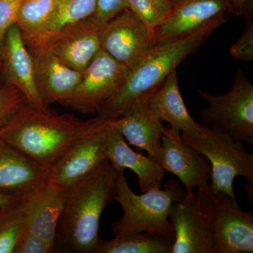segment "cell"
Segmentation results:
<instances>
[{
  "label": "cell",
  "instance_id": "1",
  "mask_svg": "<svg viewBox=\"0 0 253 253\" xmlns=\"http://www.w3.org/2000/svg\"><path fill=\"white\" fill-rule=\"evenodd\" d=\"M118 171L108 160L96 170L64 190L55 252L94 253L105 208L115 200Z\"/></svg>",
  "mask_w": 253,
  "mask_h": 253
},
{
  "label": "cell",
  "instance_id": "2",
  "mask_svg": "<svg viewBox=\"0 0 253 253\" xmlns=\"http://www.w3.org/2000/svg\"><path fill=\"white\" fill-rule=\"evenodd\" d=\"M224 22L222 16L205 23L194 33L175 41L151 46L122 81L98 111L104 121H114L139 100L149 97L178 65L204 44Z\"/></svg>",
  "mask_w": 253,
  "mask_h": 253
},
{
  "label": "cell",
  "instance_id": "3",
  "mask_svg": "<svg viewBox=\"0 0 253 253\" xmlns=\"http://www.w3.org/2000/svg\"><path fill=\"white\" fill-rule=\"evenodd\" d=\"M91 123V119L42 111L26 103L0 126V140L49 170Z\"/></svg>",
  "mask_w": 253,
  "mask_h": 253
},
{
  "label": "cell",
  "instance_id": "4",
  "mask_svg": "<svg viewBox=\"0 0 253 253\" xmlns=\"http://www.w3.org/2000/svg\"><path fill=\"white\" fill-rule=\"evenodd\" d=\"M185 194L179 183L170 179L164 189L149 190L134 194L126 181L124 171L118 173L115 200L123 208V217L112 224L115 237L146 232L174 241V228L169 220L172 205Z\"/></svg>",
  "mask_w": 253,
  "mask_h": 253
},
{
  "label": "cell",
  "instance_id": "5",
  "mask_svg": "<svg viewBox=\"0 0 253 253\" xmlns=\"http://www.w3.org/2000/svg\"><path fill=\"white\" fill-rule=\"evenodd\" d=\"M185 144L208 158L212 168L209 184L212 194L222 192L235 200L234 181L242 176L253 181V154L247 152L243 141L203 126L197 135L181 134Z\"/></svg>",
  "mask_w": 253,
  "mask_h": 253
},
{
  "label": "cell",
  "instance_id": "6",
  "mask_svg": "<svg viewBox=\"0 0 253 253\" xmlns=\"http://www.w3.org/2000/svg\"><path fill=\"white\" fill-rule=\"evenodd\" d=\"M199 94L208 104L201 111L203 126L253 146V85L241 69L226 94Z\"/></svg>",
  "mask_w": 253,
  "mask_h": 253
},
{
  "label": "cell",
  "instance_id": "7",
  "mask_svg": "<svg viewBox=\"0 0 253 253\" xmlns=\"http://www.w3.org/2000/svg\"><path fill=\"white\" fill-rule=\"evenodd\" d=\"M214 195L210 189L184 194L172 205L169 220L174 228L172 253H214Z\"/></svg>",
  "mask_w": 253,
  "mask_h": 253
},
{
  "label": "cell",
  "instance_id": "8",
  "mask_svg": "<svg viewBox=\"0 0 253 253\" xmlns=\"http://www.w3.org/2000/svg\"><path fill=\"white\" fill-rule=\"evenodd\" d=\"M112 125L99 117L48 171L47 181L66 190L90 174L106 160V148Z\"/></svg>",
  "mask_w": 253,
  "mask_h": 253
},
{
  "label": "cell",
  "instance_id": "9",
  "mask_svg": "<svg viewBox=\"0 0 253 253\" xmlns=\"http://www.w3.org/2000/svg\"><path fill=\"white\" fill-rule=\"evenodd\" d=\"M127 70L104 50L100 49L83 71L72 94L60 104L78 113H98Z\"/></svg>",
  "mask_w": 253,
  "mask_h": 253
},
{
  "label": "cell",
  "instance_id": "10",
  "mask_svg": "<svg viewBox=\"0 0 253 253\" xmlns=\"http://www.w3.org/2000/svg\"><path fill=\"white\" fill-rule=\"evenodd\" d=\"M100 41L101 49L127 69L154 45L149 28L129 9L101 28Z\"/></svg>",
  "mask_w": 253,
  "mask_h": 253
},
{
  "label": "cell",
  "instance_id": "11",
  "mask_svg": "<svg viewBox=\"0 0 253 253\" xmlns=\"http://www.w3.org/2000/svg\"><path fill=\"white\" fill-rule=\"evenodd\" d=\"M161 145V166L166 172L181 181L186 194H192L195 189H210L211 163L204 155L184 142L180 131L169 126H165Z\"/></svg>",
  "mask_w": 253,
  "mask_h": 253
},
{
  "label": "cell",
  "instance_id": "12",
  "mask_svg": "<svg viewBox=\"0 0 253 253\" xmlns=\"http://www.w3.org/2000/svg\"><path fill=\"white\" fill-rule=\"evenodd\" d=\"M213 249L214 253L253 252V213L222 192L213 194Z\"/></svg>",
  "mask_w": 253,
  "mask_h": 253
},
{
  "label": "cell",
  "instance_id": "13",
  "mask_svg": "<svg viewBox=\"0 0 253 253\" xmlns=\"http://www.w3.org/2000/svg\"><path fill=\"white\" fill-rule=\"evenodd\" d=\"M100 31L101 28L87 18L31 43L41 44L70 68L83 72L101 49Z\"/></svg>",
  "mask_w": 253,
  "mask_h": 253
},
{
  "label": "cell",
  "instance_id": "14",
  "mask_svg": "<svg viewBox=\"0 0 253 253\" xmlns=\"http://www.w3.org/2000/svg\"><path fill=\"white\" fill-rule=\"evenodd\" d=\"M1 66L6 84L21 91L28 104L41 111L49 110L37 86L31 53L25 43L22 33L16 24L9 28L5 36Z\"/></svg>",
  "mask_w": 253,
  "mask_h": 253
},
{
  "label": "cell",
  "instance_id": "15",
  "mask_svg": "<svg viewBox=\"0 0 253 253\" xmlns=\"http://www.w3.org/2000/svg\"><path fill=\"white\" fill-rule=\"evenodd\" d=\"M226 11H232L231 0H176L167 19L154 32V45L187 36Z\"/></svg>",
  "mask_w": 253,
  "mask_h": 253
},
{
  "label": "cell",
  "instance_id": "16",
  "mask_svg": "<svg viewBox=\"0 0 253 253\" xmlns=\"http://www.w3.org/2000/svg\"><path fill=\"white\" fill-rule=\"evenodd\" d=\"M26 44L33 59L37 86L46 106L68 99L81 81L83 72L70 68L41 44Z\"/></svg>",
  "mask_w": 253,
  "mask_h": 253
},
{
  "label": "cell",
  "instance_id": "17",
  "mask_svg": "<svg viewBox=\"0 0 253 253\" xmlns=\"http://www.w3.org/2000/svg\"><path fill=\"white\" fill-rule=\"evenodd\" d=\"M149 98L139 100L122 116L109 121L129 144L146 151L148 156L161 165V137L165 126L150 107Z\"/></svg>",
  "mask_w": 253,
  "mask_h": 253
},
{
  "label": "cell",
  "instance_id": "18",
  "mask_svg": "<svg viewBox=\"0 0 253 253\" xmlns=\"http://www.w3.org/2000/svg\"><path fill=\"white\" fill-rule=\"evenodd\" d=\"M65 191L47 180L22 201L26 230L55 247Z\"/></svg>",
  "mask_w": 253,
  "mask_h": 253
},
{
  "label": "cell",
  "instance_id": "19",
  "mask_svg": "<svg viewBox=\"0 0 253 253\" xmlns=\"http://www.w3.org/2000/svg\"><path fill=\"white\" fill-rule=\"evenodd\" d=\"M48 171L0 140V194L24 199L47 180Z\"/></svg>",
  "mask_w": 253,
  "mask_h": 253
},
{
  "label": "cell",
  "instance_id": "20",
  "mask_svg": "<svg viewBox=\"0 0 253 253\" xmlns=\"http://www.w3.org/2000/svg\"><path fill=\"white\" fill-rule=\"evenodd\" d=\"M106 159L118 171L129 169L135 173L141 193L161 188L166 174L163 166L149 156H144L131 149L113 125L106 145Z\"/></svg>",
  "mask_w": 253,
  "mask_h": 253
},
{
  "label": "cell",
  "instance_id": "21",
  "mask_svg": "<svg viewBox=\"0 0 253 253\" xmlns=\"http://www.w3.org/2000/svg\"><path fill=\"white\" fill-rule=\"evenodd\" d=\"M150 107L163 122L169 123L185 135L194 136L201 133L203 126L190 116L181 96L177 73L174 70L166 78L162 85L148 99Z\"/></svg>",
  "mask_w": 253,
  "mask_h": 253
},
{
  "label": "cell",
  "instance_id": "22",
  "mask_svg": "<svg viewBox=\"0 0 253 253\" xmlns=\"http://www.w3.org/2000/svg\"><path fill=\"white\" fill-rule=\"evenodd\" d=\"M173 241L163 236L142 232L99 240L94 253H172Z\"/></svg>",
  "mask_w": 253,
  "mask_h": 253
},
{
  "label": "cell",
  "instance_id": "23",
  "mask_svg": "<svg viewBox=\"0 0 253 253\" xmlns=\"http://www.w3.org/2000/svg\"><path fill=\"white\" fill-rule=\"evenodd\" d=\"M59 0H24L15 24L22 33L25 42L41 39L48 20Z\"/></svg>",
  "mask_w": 253,
  "mask_h": 253
},
{
  "label": "cell",
  "instance_id": "24",
  "mask_svg": "<svg viewBox=\"0 0 253 253\" xmlns=\"http://www.w3.org/2000/svg\"><path fill=\"white\" fill-rule=\"evenodd\" d=\"M96 1L59 0L46 23L42 36L38 42L90 17L94 12Z\"/></svg>",
  "mask_w": 253,
  "mask_h": 253
},
{
  "label": "cell",
  "instance_id": "25",
  "mask_svg": "<svg viewBox=\"0 0 253 253\" xmlns=\"http://www.w3.org/2000/svg\"><path fill=\"white\" fill-rule=\"evenodd\" d=\"M23 200L0 208V253H14L18 240L26 230Z\"/></svg>",
  "mask_w": 253,
  "mask_h": 253
},
{
  "label": "cell",
  "instance_id": "26",
  "mask_svg": "<svg viewBox=\"0 0 253 253\" xmlns=\"http://www.w3.org/2000/svg\"><path fill=\"white\" fill-rule=\"evenodd\" d=\"M128 9L135 14L149 28L154 38V32L166 21L172 8L171 0H126Z\"/></svg>",
  "mask_w": 253,
  "mask_h": 253
},
{
  "label": "cell",
  "instance_id": "27",
  "mask_svg": "<svg viewBox=\"0 0 253 253\" xmlns=\"http://www.w3.org/2000/svg\"><path fill=\"white\" fill-rule=\"evenodd\" d=\"M26 103V98L14 86L6 83L0 86V126Z\"/></svg>",
  "mask_w": 253,
  "mask_h": 253
},
{
  "label": "cell",
  "instance_id": "28",
  "mask_svg": "<svg viewBox=\"0 0 253 253\" xmlns=\"http://www.w3.org/2000/svg\"><path fill=\"white\" fill-rule=\"evenodd\" d=\"M126 9V0H97L94 12L89 19L101 28Z\"/></svg>",
  "mask_w": 253,
  "mask_h": 253
},
{
  "label": "cell",
  "instance_id": "29",
  "mask_svg": "<svg viewBox=\"0 0 253 253\" xmlns=\"http://www.w3.org/2000/svg\"><path fill=\"white\" fill-rule=\"evenodd\" d=\"M230 54L233 57L241 61L253 59V18L252 14L246 16V26L237 41L231 46Z\"/></svg>",
  "mask_w": 253,
  "mask_h": 253
},
{
  "label": "cell",
  "instance_id": "30",
  "mask_svg": "<svg viewBox=\"0 0 253 253\" xmlns=\"http://www.w3.org/2000/svg\"><path fill=\"white\" fill-rule=\"evenodd\" d=\"M24 0H0V65L3 44L8 30L15 24L18 10Z\"/></svg>",
  "mask_w": 253,
  "mask_h": 253
},
{
  "label": "cell",
  "instance_id": "31",
  "mask_svg": "<svg viewBox=\"0 0 253 253\" xmlns=\"http://www.w3.org/2000/svg\"><path fill=\"white\" fill-rule=\"evenodd\" d=\"M54 247L45 240L26 230L18 240L14 253H52Z\"/></svg>",
  "mask_w": 253,
  "mask_h": 253
},
{
  "label": "cell",
  "instance_id": "32",
  "mask_svg": "<svg viewBox=\"0 0 253 253\" xmlns=\"http://www.w3.org/2000/svg\"><path fill=\"white\" fill-rule=\"evenodd\" d=\"M22 199L14 197V196H7L0 194V208L4 207V206H9L10 204H14L18 201H21Z\"/></svg>",
  "mask_w": 253,
  "mask_h": 253
},
{
  "label": "cell",
  "instance_id": "33",
  "mask_svg": "<svg viewBox=\"0 0 253 253\" xmlns=\"http://www.w3.org/2000/svg\"><path fill=\"white\" fill-rule=\"evenodd\" d=\"M248 0H231V7L232 10L236 13H240L244 9L245 4Z\"/></svg>",
  "mask_w": 253,
  "mask_h": 253
},
{
  "label": "cell",
  "instance_id": "34",
  "mask_svg": "<svg viewBox=\"0 0 253 253\" xmlns=\"http://www.w3.org/2000/svg\"><path fill=\"white\" fill-rule=\"evenodd\" d=\"M245 189H246V194H247V198L253 204V181H248L247 184L245 185Z\"/></svg>",
  "mask_w": 253,
  "mask_h": 253
},
{
  "label": "cell",
  "instance_id": "35",
  "mask_svg": "<svg viewBox=\"0 0 253 253\" xmlns=\"http://www.w3.org/2000/svg\"><path fill=\"white\" fill-rule=\"evenodd\" d=\"M171 1H172V4H174V2H175L176 0H171Z\"/></svg>",
  "mask_w": 253,
  "mask_h": 253
},
{
  "label": "cell",
  "instance_id": "36",
  "mask_svg": "<svg viewBox=\"0 0 253 253\" xmlns=\"http://www.w3.org/2000/svg\"><path fill=\"white\" fill-rule=\"evenodd\" d=\"M0 86H1V84H0Z\"/></svg>",
  "mask_w": 253,
  "mask_h": 253
},
{
  "label": "cell",
  "instance_id": "37",
  "mask_svg": "<svg viewBox=\"0 0 253 253\" xmlns=\"http://www.w3.org/2000/svg\"></svg>",
  "mask_w": 253,
  "mask_h": 253
}]
</instances>
